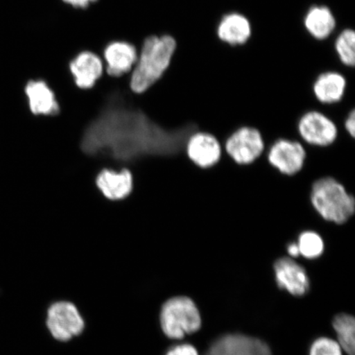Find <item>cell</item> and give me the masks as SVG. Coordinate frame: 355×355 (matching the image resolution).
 Masks as SVG:
<instances>
[{
  "mask_svg": "<svg viewBox=\"0 0 355 355\" xmlns=\"http://www.w3.org/2000/svg\"><path fill=\"white\" fill-rule=\"evenodd\" d=\"M195 126L167 130L119 95L111 96L84 131L81 149L93 157L133 162L148 157H171L185 148Z\"/></svg>",
  "mask_w": 355,
  "mask_h": 355,
  "instance_id": "cell-1",
  "label": "cell"
},
{
  "mask_svg": "<svg viewBox=\"0 0 355 355\" xmlns=\"http://www.w3.org/2000/svg\"><path fill=\"white\" fill-rule=\"evenodd\" d=\"M175 50L176 42L171 35L146 38L133 69L130 82L132 92L143 93L154 85L170 66Z\"/></svg>",
  "mask_w": 355,
  "mask_h": 355,
  "instance_id": "cell-2",
  "label": "cell"
},
{
  "mask_svg": "<svg viewBox=\"0 0 355 355\" xmlns=\"http://www.w3.org/2000/svg\"><path fill=\"white\" fill-rule=\"evenodd\" d=\"M310 198L314 209L327 221L344 224L354 215V197L333 178H322L315 182Z\"/></svg>",
  "mask_w": 355,
  "mask_h": 355,
  "instance_id": "cell-3",
  "label": "cell"
},
{
  "mask_svg": "<svg viewBox=\"0 0 355 355\" xmlns=\"http://www.w3.org/2000/svg\"><path fill=\"white\" fill-rule=\"evenodd\" d=\"M159 324L168 338L180 340L201 328V314L197 305L189 297L175 296L162 305Z\"/></svg>",
  "mask_w": 355,
  "mask_h": 355,
  "instance_id": "cell-4",
  "label": "cell"
},
{
  "mask_svg": "<svg viewBox=\"0 0 355 355\" xmlns=\"http://www.w3.org/2000/svg\"><path fill=\"white\" fill-rule=\"evenodd\" d=\"M46 327L55 340L67 343L82 334L85 321L76 305L69 301H58L47 309Z\"/></svg>",
  "mask_w": 355,
  "mask_h": 355,
  "instance_id": "cell-5",
  "label": "cell"
},
{
  "mask_svg": "<svg viewBox=\"0 0 355 355\" xmlns=\"http://www.w3.org/2000/svg\"><path fill=\"white\" fill-rule=\"evenodd\" d=\"M264 146L263 136L259 130L243 127L226 141L225 150L239 165H250L263 153Z\"/></svg>",
  "mask_w": 355,
  "mask_h": 355,
  "instance_id": "cell-6",
  "label": "cell"
},
{
  "mask_svg": "<svg viewBox=\"0 0 355 355\" xmlns=\"http://www.w3.org/2000/svg\"><path fill=\"white\" fill-rule=\"evenodd\" d=\"M298 128L306 143L319 146L334 143L338 132L334 122L318 111L304 114L300 119Z\"/></svg>",
  "mask_w": 355,
  "mask_h": 355,
  "instance_id": "cell-7",
  "label": "cell"
},
{
  "mask_svg": "<svg viewBox=\"0 0 355 355\" xmlns=\"http://www.w3.org/2000/svg\"><path fill=\"white\" fill-rule=\"evenodd\" d=\"M275 279L282 290L294 296H304L310 290L306 270L290 257H281L274 263Z\"/></svg>",
  "mask_w": 355,
  "mask_h": 355,
  "instance_id": "cell-8",
  "label": "cell"
},
{
  "mask_svg": "<svg viewBox=\"0 0 355 355\" xmlns=\"http://www.w3.org/2000/svg\"><path fill=\"white\" fill-rule=\"evenodd\" d=\"M206 355H272L268 344L255 337L228 334L211 345Z\"/></svg>",
  "mask_w": 355,
  "mask_h": 355,
  "instance_id": "cell-9",
  "label": "cell"
},
{
  "mask_svg": "<svg viewBox=\"0 0 355 355\" xmlns=\"http://www.w3.org/2000/svg\"><path fill=\"white\" fill-rule=\"evenodd\" d=\"M306 152L298 141L279 139L270 148L268 161L282 174L294 175L304 165Z\"/></svg>",
  "mask_w": 355,
  "mask_h": 355,
  "instance_id": "cell-10",
  "label": "cell"
},
{
  "mask_svg": "<svg viewBox=\"0 0 355 355\" xmlns=\"http://www.w3.org/2000/svg\"><path fill=\"white\" fill-rule=\"evenodd\" d=\"M185 148L191 161L202 168L216 165L221 157L220 144L210 133L193 132Z\"/></svg>",
  "mask_w": 355,
  "mask_h": 355,
  "instance_id": "cell-11",
  "label": "cell"
},
{
  "mask_svg": "<svg viewBox=\"0 0 355 355\" xmlns=\"http://www.w3.org/2000/svg\"><path fill=\"white\" fill-rule=\"evenodd\" d=\"M216 33L222 42L230 46H242L251 37V22L242 13L229 12L222 17Z\"/></svg>",
  "mask_w": 355,
  "mask_h": 355,
  "instance_id": "cell-12",
  "label": "cell"
},
{
  "mask_svg": "<svg viewBox=\"0 0 355 355\" xmlns=\"http://www.w3.org/2000/svg\"><path fill=\"white\" fill-rule=\"evenodd\" d=\"M107 73L112 77H121L133 68L137 63V54L132 44L115 42L109 44L105 51Z\"/></svg>",
  "mask_w": 355,
  "mask_h": 355,
  "instance_id": "cell-13",
  "label": "cell"
},
{
  "mask_svg": "<svg viewBox=\"0 0 355 355\" xmlns=\"http://www.w3.org/2000/svg\"><path fill=\"white\" fill-rule=\"evenodd\" d=\"M76 85L82 89L92 88L103 72V64L98 56L92 52H83L70 64Z\"/></svg>",
  "mask_w": 355,
  "mask_h": 355,
  "instance_id": "cell-14",
  "label": "cell"
},
{
  "mask_svg": "<svg viewBox=\"0 0 355 355\" xmlns=\"http://www.w3.org/2000/svg\"><path fill=\"white\" fill-rule=\"evenodd\" d=\"M96 185L105 198L116 201L131 193L132 176L127 170L121 172L105 170L97 176Z\"/></svg>",
  "mask_w": 355,
  "mask_h": 355,
  "instance_id": "cell-15",
  "label": "cell"
},
{
  "mask_svg": "<svg viewBox=\"0 0 355 355\" xmlns=\"http://www.w3.org/2000/svg\"><path fill=\"white\" fill-rule=\"evenodd\" d=\"M345 88V78L335 71H328L319 75L313 87L315 96L323 104H334L341 101Z\"/></svg>",
  "mask_w": 355,
  "mask_h": 355,
  "instance_id": "cell-16",
  "label": "cell"
},
{
  "mask_svg": "<svg viewBox=\"0 0 355 355\" xmlns=\"http://www.w3.org/2000/svg\"><path fill=\"white\" fill-rule=\"evenodd\" d=\"M26 94L28 97L30 109L35 114L56 115L60 112V106L54 92L43 81H31L26 87Z\"/></svg>",
  "mask_w": 355,
  "mask_h": 355,
  "instance_id": "cell-17",
  "label": "cell"
},
{
  "mask_svg": "<svg viewBox=\"0 0 355 355\" xmlns=\"http://www.w3.org/2000/svg\"><path fill=\"white\" fill-rule=\"evenodd\" d=\"M304 24L307 32L314 39L323 41L334 33L336 20L329 8L314 6L306 12Z\"/></svg>",
  "mask_w": 355,
  "mask_h": 355,
  "instance_id": "cell-18",
  "label": "cell"
},
{
  "mask_svg": "<svg viewBox=\"0 0 355 355\" xmlns=\"http://www.w3.org/2000/svg\"><path fill=\"white\" fill-rule=\"evenodd\" d=\"M332 326L337 335L341 349L348 355L355 354V321L352 315L337 314L333 319Z\"/></svg>",
  "mask_w": 355,
  "mask_h": 355,
  "instance_id": "cell-19",
  "label": "cell"
},
{
  "mask_svg": "<svg viewBox=\"0 0 355 355\" xmlns=\"http://www.w3.org/2000/svg\"><path fill=\"white\" fill-rule=\"evenodd\" d=\"M335 50L341 63L354 67L355 63V33L352 29H345L335 42Z\"/></svg>",
  "mask_w": 355,
  "mask_h": 355,
  "instance_id": "cell-20",
  "label": "cell"
},
{
  "mask_svg": "<svg viewBox=\"0 0 355 355\" xmlns=\"http://www.w3.org/2000/svg\"><path fill=\"white\" fill-rule=\"evenodd\" d=\"M297 244L300 255L307 259H316L324 252V242L321 235L311 230L301 233Z\"/></svg>",
  "mask_w": 355,
  "mask_h": 355,
  "instance_id": "cell-21",
  "label": "cell"
},
{
  "mask_svg": "<svg viewBox=\"0 0 355 355\" xmlns=\"http://www.w3.org/2000/svg\"><path fill=\"white\" fill-rule=\"evenodd\" d=\"M309 355H343V349L337 341L327 337H320L311 345Z\"/></svg>",
  "mask_w": 355,
  "mask_h": 355,
  "instance_id": "cell-22",
  "label": "cell"
},
{
  "mask_svg": "<svg viewBox=\"0 0 355 355\" xmlns=\"http://www.w3.org/2000/svg\"><path fill=\"white\" fill-rule=\"evenodd\" d=\"M166 355H198V353L192 345L180 344L168 349Z\"/></svg>",
  "mask_w": 355,
  "mask_h": 355,
  "instance_id": "cell-23",
  "label": "cell"
},
{
  "mask_svg": "<svg viewBox=\"0 0 355 355\" xmlns=\"http://www.w3.org/2000/svg\"><path fill=\"white\" fill-rule=\"evenodd\" d=\"M346 131H347L352 137L355 136V112L352 110L349 116L346 119L345 123Z\"/></svg>",
  "mask_w": 355,
  "mask_h": 355,
  "instance_id": "cell-24",
  "label": "cell"
},
{
  "mask_svg": "<svg viewBox=\"0 0 355 355\" xmlns=\"http://www.w3.org/2000/svg\"><path fill=\"white\" fill-rule=\"evenodd\" d=\"M287 252L291 259L298 257L300 255L298 244L295 242L288 243L287 246Z\"/></svg>",
  "mask_w": 355,
  "mask_h": 355,
  "instance_id": "cell-25",
  "label": "cell"
},
{
  "mask_svg": "<svg viewBox=\"0 0 355 355\" xmlns=\"http://www.w3.org/2000/svg\"><path fill=\"white\" fill-rule=\"evenodd\" d=\"M64 1L73 7L86 8L89 6V3L95 2L96 0H64Z\"/></svg>",
  "mask_w": 355,
  "mask_h": 355,
  "instance_id": "cell-26",
  "label": "cell"
}]
</instances>
